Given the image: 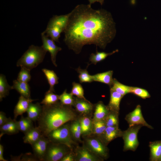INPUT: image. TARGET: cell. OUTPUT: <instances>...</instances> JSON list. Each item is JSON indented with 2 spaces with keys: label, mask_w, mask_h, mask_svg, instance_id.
<instances>
[{
  "label": "cell",
  "mask_w": 161,
  "mask_h": 161,
  "mask_svg": "<svg viewBox=\"0 0 161 161\" xmlns=\"http://www.w3.org/2000/svg\"><path fill=\"white\" fill-rule=\"evenodd\" d=\"M70 131L71 137L76 141L81 142V128L79 120H76L70 125Z\"/></svg>",
  "instance_id": "obj_27"
},
{
  "label": "cell",
  "mask_w": 161,
  "mask_h": 161,
  "mask_svg": "<svg viewBox=\"0 0 161 161\" xmlns=\"http://www.w3.org/2000/svg\"><path fill=\"white\" fill-rule=\"evenodd\" d=\"M126 120L130 127L135 125H142L149 128L151 127L146 122L141 112V106L138 105L132 112L128 114L126 117Z\"/></svg>",
  "instance_id": "obj_12"
},
{
  "label": "cell",
  "mask_w": 161,
  "mask_h": 161,
  "mask_svg": "<svg viewBox=\"0 0 161 161\" xmlns=\"http://www.w3.org/2000/svg\"><path fill=\"white\" fill-rule=\"evenodd\" d=\"M43 135L38 126H36L24 134L23 137L24 142L31 145L36 142Z\"/></svg>",
  "instance_id": "obj_17"
},
{
  "label": "cell",
  "mask_w": 161,
  "mask_h": 161,
  "mask_svg": "<svg viewBox=\"0 0 161 161\" xmlns=\"http://www.w3.org/2000/svg\"><path fill=\"white\" fill-rule=\"evenodd\" d=\"M0 138L4 134L9 135L18 133L19 130L16 120L9 117L8 120L4 124L0 126Z\"/></svg>",
  "instance_id": "obj_13"
},
{
  "label": "cell",
  "mask_w": 161,
  "mask_h": 161,
  "mask_svg": "<svg viewBox=\"0 0 161 161\" xmlns=\"http://www.w3.org/2000/svg\"><path fill=\"white\" fill-rule=\"evenodd\" d=\"M42 106V112L37 121L38 126L43 135L46 137L52 130L75 119L77 117L71 106L63 105L60 102Z\"/></svg>",
  "instance_id": "obj_2"
},
{
  "label": "cell",
  "mask_w": 161,
  "mask_h": 161,
  "mask_svg": "<svg viewBox=\"0 0 161 161\" xmlns=\"http://www.w3.org/2000/svg\"><path fill=\"white\" fill-rule=\"evenodd\" d=\"M33 122L27 117H25L22 115L20 120L18 121L19 131L25 134L34 127Z\"/></svg>",
  "instance_id": "obj_26"
},
{
  "label": "cell",
  "mask_w": 161,
  "mask_h": 161,
  "mask_svg": "<svg viewBox=\"0 0 161 161\" xmlns=\"http://www.w3.org/2000/svg\"><path fill=\"white\" fill-rule=\"evenodd\" d=\"M113 71L109 70L92 75L93 81L99 82L108 85L110 87L113 84Z\"/></svg>",
  "instance_id": "obj_19"
},
{
  "label": "cell",
  "mask_w": 161,
  "mask_h": 161,
  "mask_svg": "<svg viewBox=\"0 0 161 161\" xmlns=\"http://www.w3.org/2000/svg\"><path fill=\"white\" fill-rule=\"evenodd\" d=\"M89 2V4L91 5L92 4L97 2H99L101 5H102L103 4L104 0H88Z\"/></svg>",
  "instance_id": "obj_43"
},
{
  "label": "cell",
  "mask_w": 161,
  "mask_h": 161,
  "mask_svg": "<svg viewBox=\"0 0 161 161\" xmlns=\"http://www.w3.org/2000/svg\"><path fill=\"white\" fill-rule=\"evenodd\" d=\"M64 41L76 54L86 45L94 44L104 49L115 38L116 24L110 13L96 10L91 5H77L70 12L65 30Z\"/></svg>",
  "instance_id": "obj_1"
},
{
  "label": "cell",
  "mask_w": 161,
  "mask_h": 161,
  "mask_svg": "<svg viewBox=\"0 0 161 161\" xmlns=\"http://www.w3.org/2000/svg\"><path fill=\"white\" fill-rule=\"evenodd\" d=\"M12 86L9 85L5 76L2 74L0 75V101H1L3 98L6 97L9 94Z\"/></svg>",
  "instance_id": "obj_28"
},
{
  "label": "cell",
  "mask_w": 161,
  "mask_h": 161,
  "mask_svg": "<svg viewBox=\"0 0 161 161\" xmlns=\"http://www.w3.org/2000/svg\"><path fill=\"white\" fill-rule=\"evenodd\" d=\"M30 71L25 68L21 67V70L18 75L17 80L20 81L28 83L31 78Z\"/></svg>",
  "instance_id": "obj_36"
},
{
  "label": "cell",
  "mask_w": 161,
  "mask_h": 161,
  "mask_svg": "<svg viewBox=\"0 0 161 161\" xmlns=\"http://www.w3.org/2000/svg\"><path fill=\"white\" fill-rule=\"evenodd\" d=\"M49 142L47 137L42 135L38 140L31 145L33 154L39 161H43Z\"/></svg>",
  "instance_id": "obj_10"
},
{
  "label": "cell",
  "mask_w": 161,
  "mask_h": 161,
  "mask_svg": "<svg viewBox=\"0 0 161 161\" xmlns=\"http://www.w3.org/2000/svg\"><path fill=\"white\" fill-rule=\"evenodd\" d=\"M70 14V12L65 15L53 16L44 32L54 41L58 42L61 33L64 32L67 27Z\"/></svg>",
  "instance_id": "obj_4"
},
{
  "label": "cell",
  "mask_w": 161,
  "mask_h": 161,
  "mask_svg": "<svg viewBox=\"0 0 161 161\" xmlns=\"http://www.w3.org/2000/svg\"><path fill=\"white\" fill-rule=\"evenodd\" d=\"M35 100L31 98H26L21 95L14 110V119L16 120L18 116L22 115L26 112L30 103Z\"/></svg>",
  "instance_id": "obj_15"
},
{
  "label": "cell",
  "mask_w": 161,
  "mask_h": 161,
  "mask_svg": "<svg viewBox=\"0 0 161 161\" xmlns=\"http://www.w3.org/2000/svg\"><path fill=\"white\" fill-rule=\"evenodd\" d=\"M59 95L55 94L53 92L48 91L40 103L45 105L54 104L59 100Z\"/></svg>",
  "instance_id": "obj_31"
},
{
  "label": "cell",
  "mask_w": 161,
  "mask_h": 161,
  "mask_svg": "<svg viewBox=\"0 0 161 161\" xmlns=\"http://www.w3.org/2000/svg\"><path fill=\"white\" fill-rule=\"evenodd\" d=\"M117 49L114 50L110 53H106L104 52H98L97 51L95 53H92L90 56L89 61L91 64L96 65L97 63L101 62L105 59L108 56L118 52Z\"/></svg>",
  "instance_id": "obj_25"
},
{
  "label": "cell",
  "mask_w": 161,
  "mask_h": 161,
  "mask_svg": "<svg viewBox=\"0 0 161 161\" xmlns=\"http://www.w3.org/2000/svg\"><path fill=\"white\" fill-rule=\"evenodd\" d=\"M75 150V161H99L102 160L84 145L82 147L77 146Z\"/></svg>",
  "instance_id": "obj_11"
},
{
  "label": "cell",
  "mask_w": 161,
  "mask_h": 161,
  "mask_svg": "<svg viewBox=\"0 0 161 161\" xmlns=\"http://www.w3.org/2000/svg\"><path fill=\"white\" fill-rule=\"evenodd\" d=\"M75 161V154L71 151L66 155L60 161Z\"/></svg>",
  "instance_id": "obj_40"
},
{
  "label": "cell",
  "mask_w": 161,
  "mask_h": 161,
  "mask_svg": "<svg viewBox=\"0 0 161 161\" xmlns=\"http://www.w3.org/2000/svg\"><path fill=\"white\" fill-rule=\"evenodd\" d=\"M105 141L109 143L121 134L117 126L107 127L103 134Z\"/></svg>",
  "instance_id": "obj_24"
},
{
  "label": "cell",
  "mask_w": 161,
  "mask_h": 161,
  "mask_svg": "<svg viewBox=\"0 0 161 161\" xmlns=\"http://www.w3.org/2000/svg\"><path fill=\"white\" fill-rule=\"evenodd\" d=\"M115 113H109L105 120L107 127L117 126L118 120Z\"/></svg>",
  "instance_id": "obj_39"
},
{
  "label": "cell",
  "mask_w": 161,
  "mask_h": 161,
  "mask_svg": "<svg viewBox=\"0 0 161 161\" xmlns=\"http://www.w3.org/2000/svg\"><path fill=\"white\" fill-rule=\"evenodd\" d=\"M109 111L107 106L102 101H99L95 105L93 120H105L109 113Z\"/></svg>",
  "instance_id": "obj_21"
},
{
  "label": "cell",
  "mask_w": 161,
  "mask_h": 161,
  "mask_svg": "<svg viewBox=\"0 0 161 161\" xmlns=\"http://www.w3.org/2000/svg\"><path fill=\"white\" fill-rule=\"evenodd\" d=\"M159 161H161V155L158 160Z\"/></svg>",
  "instance_id": "obj_44"
},
{
  "label": "cell",
  "mask_w": 161,
  "mask_h": 161,
  "mask_svg": "<svg viewBox=\"0 0 161 161\" xmlns=\"http://www.w3.org/2000/svg\"><path fill=\"white\" fill-rule=\"evenodd\" d=\"M13 161H39L34 154L30 152L26 153L24 154H21L18 157H12Z\"/></svg>",
  "instance_id": "obj_37"
},
{
  "label": "cell",
  "mask_w": 161,
  "mask_h": 161,
  "mask_svg": "<svg viewBox=\"0 0 161 161\" xmlns=\"http://www.w3.org/2000/svg\"><path fill=\"white\" fill-rule=\"evenodd\" d=\"M131 86L123 84L118 81L116 79H114L112 85L110 89L115 91L123 96L127 94L131 93Z\"/></svg>",
  "instance_id": "obj_30"
},
{
  "label": "cell",
  "mask_w": 161,
  "mask_h": 161,
  "mask_svg": "<svg viewBox=\"0 0 161 161\" xmlns=\"http://www.w3.org/2000/svg\"><path fill=\"white\" fill-rule=\"evenodd\" d=\"M12 89H15L21 95L26 98H31L30 87L27 83L20 81L17 79L14 80Z\"/></svg>",
  "instance_id": "obj_18"
},
{
  "label": "cell",
  "mask_w": 161,
  "mask_h": 161,
  "mask_svg": "<svg viewBox=\"0 0 161 161\" xmlns=\"http://www.w3.org/2000/svg\"><path fill=\"white\" fill-rule=\"evenodd\" d=\"M9 118H7L5 113L2 111L0 112V126L5 123L8 120Z\"/></svg>",
  "instance_id": "obj_41"
},
{
  "label": "cell",
  "mask_w": 161,
  "mask_h": 161,
  "mask_svg": "<svg viewBox=\"0 0 161 161\" xmlns=\"http://www.w3.org/2000/svg\"><path fill=\"white\" fill-rule=\"evenodd\" d=\"M84 144V146L101 159L107 157V148L99 139L94 137H87L85 139Z\"/></svg>",
  "instance_id": "obj_8"
},
{
  "label": "cell",
  "mask_w": 161,
  "mask_h": 161,
  "mask_svg": "<svg viewBox=\"0 0 161 161\" xmlns=\"http://www.w3.org/2000/svg\"><path fill=\"white\" fill-rule=\"evenodd\" d=\"M71 93H67L65 89L63 93L59 95L60 102L63 104L69 106H73L74 103V97Z\"/></svg>",
  "instance_id": "obj_34"
},
{
  "label": "cell",
  "mask_w": 161,
  "mask_h": 161,
  "mask_svg": "<svg viewBox=\"0 0 161 161\" xmlns=\"http://www.w3.org/2000/svg\"><path fill=\"white\" fill-rule=\"evenodd\" d=\"M41 38L43 48L47 52H49L51 55L52 62L53 65L57 67L56 63V56L58 52L62 50V48L57 46L55 41L47 36L44 32L41 33Z\"/></svg>",
  "instance_id": "obj_9"
},
{
  "label": "cell",
  "mask_w": 161,
  "mask_h": 161,
  "mask_svg": "<svg viewBox=\"0 0 161 161\" xmlns=\"http://www.w3.org/2000/svg\"><path fill=\"white\" fill-rule=\"evenodd\" d=\"M70 93L78 98L88 100L84 96V89L80 83L75 82L72 83V88Z\"/></svg>",
  "instance_id": "obj_35"
},
{
  "label": "cell",
  "mask_w": 161,
  "mask_h": 161,
  "mask_svg": "<svg viewBox=\"0 0 161 161\" xmlns=\"http://www.w3.org/2000/svg\"><path fill=\"white\" fill-rule=\"evenodd\" d=\"M72 150L66 145L50 142L43 161H60L66 155Z\"/></svg>",
  "instance_id": "obj_6"
},
{
  "label": "cell",
  "mask_w": 161,
  "mask_h": 161,
  "mask_svg": "<svg viewBox=\"0 0 161 161\" xmlns=\"http://www.w3.org/2000/svg\"><path fill=\"white\" fill-rule=\"evenodd\" d=\"M4 147L1 144H0V161H7L8 160L5 159L3 156L4 153Z\"/></svg>",
  "instance_id": "obj_42"
},
{
  "label": "cell",
  "mask_w": 161,
  "mask_h": 161,
  "mask_svg": "<svg viewBox=\"0 0 161 161\" xmlns=\"http://www.w3.org/2000/svg\"><path fill=\"white\" fill-rule=\"evenodd\" d=\"M47 52L42 46L32 45L18 61L16 66L31 70L43 61Z\"/></svg>",
  "instance_id": "obj_3"
},
{
  "label": "cell",
  "mask_w": 161,
  "mask_h": 161,
  "mask_svg": "<svg viewBox=\"0 0 161 161\" xmlns=\"http://www.w3.org/2000/svg\"><path fill=\"white\" fill-rule=\"evenodd\" d=\"M40 103H37L34 104L30 103L26 112L27 117L32 121H38L39 118L42 110V106Z\"/></svg>",
  "instance_id": "obj_20"
},
{
  "label": "cell",
  "mask_w": 161,
  "mask_h": 161,
  "mask_svg": "<svg viewBox=\"0 0 161 161\" xmlns=\"http://www.w3.org/2000/svg\"><path fill=\"white\" fill-rule=\"evenodd\" d=\"M74 100L73 106L78 112L84 114H89L92 112L94 105L89 101L77 97H74Z\"/></svg>",
  "instance_id": "obj_14"
},
{
  "label": "cell",
  "mask_w": 161,
  "mask_h": 161,
  "mask_svg": "<svg viewBox=\"0 0 161 161\" xmlns=\"http://www.w3.org/2000/svg\"><path fill=\"white\" fill-rule=\"evenodd\" d=\"M92 132L95 134L101 135L104 132L107 127L105 120L93 121Z\"/></svg>",
  "instance_id": "obj_32"
},
{
  "label": "cell",
  "mask_w": 161,
  "mask_h": 161,
  "mask_svg": "<svg viewBox=\"0 0 161 161\" xmlns=\"http://www.w3.org/2000/svg\"><path fill=\"white\" fill-rule=\"evenodd\" d=\"M131 93L143 99L150 97V95L147 91L138 87L131 86Z\"/></svg>",
  "instance_id": "obj_38"
},
{
  "label": "cell",
  "mask_w": 161,
  "mask_h": 161,
  "mask_svg": "<svg viewBox=\"0 0 161 161\" xmlns=\"http://www.w3.org/2000/svg\"><path fill=\"white\" fill-rule=\"evenodd\" d=\"M110 92V100L107 107L109 110L117 113L119 110L120 102L123 96L117 92L111 89Z\"/></svg>",
  "instance_id": "obj_16"
},
{
  "label": "cell",
  "mask_w": 161,
  "mask_h": 161,
  "mask_svg": "<svg viewBox=\"0 0 161 161\" xmlns=\"http://www.w3.org/2000/svg\"><path fill=\"white\" fill-rule=\"evenodd\" d=\"M42 70L45 75L50 86L49 89L48 91L55 92L54 86L58 83L59 78L53 70L46 69H43Z\"/></svg>",
  "instance_id": "obj_22"
},
{
  "label": "cell",
  "mask_w": 161,
  "mask_h": 161,
  "mask_svg": "<svg viewBox=\"0 0 161 161\" xmlns=\"http://www.w3.org/2000/svg\"><path fill=\"white\" fill-rule=\"evenodd\" d=\"M79 120L81 128V135L84 136L90 135L93 130L92 120L87 117H82Z\"/></svg>",
  "instance_id": "obj_23"
},
{
  "label": "cell",
  "mask_w": 161,
  "mask_h": 161,
  "mask_svg": "<svg viewBox=\"0 0 161 161\" xmlns=\"http://www.w3.org/2000/svg\"><path fill=\"white\" fill-rule=\"evenodd\" d=\"M151 159L157 161L161 155V141L152 142L150 143Z\"/></svg>",
  "instance_id": "obj_29"
},
{
  "label": "cell",
  "mask_w": 161,
  "mask_h": 161,
  "mask_svg": "<svg viewBox=\"0 0 161 161\" xmlns=\"http://www.w3.org/2000/svg\"><path fill=\"white\" fill-rule=\"evenodd\" d=\"M69 127L70 125L66 123L52 131L47 137L51 142L66 145L72 150L76 143L71 137Z\"/></svg>",
  "instance_id": "obj_5"
},
{
  "label": "cell",
  "mask_w": 161,
  "mask_h": 161,
  "mask_svg": "<svg viewBox=\"0 0 161 161\" xmlns=\"http://www.w3.org/2000/svg\"><path fill=\"white\" fill-rule=\"evenodd\" d=\"M75 70L79 74L78 78L80 83H90L93 81L92 76L89 74L87 69H82L79 67Z\"/></svg>",
  "instance_id": "obj_33"
},
{
  "label": "cell",
  "mask_w": 161,
  "mask_h": 161,
  "mask_svg": "<svg viewBox=\"0 0 161 161\" xmlns=\"http://www.w3.org/2000/svg\"><path fill=\"white\" fill-rule=\"evenodd\" d=\"M142 125H137L130 126L123 134L124 150H135L138 145L137 135Z\"/></svg>",
  "instance_id": "obj_7"
}]
</instances>
